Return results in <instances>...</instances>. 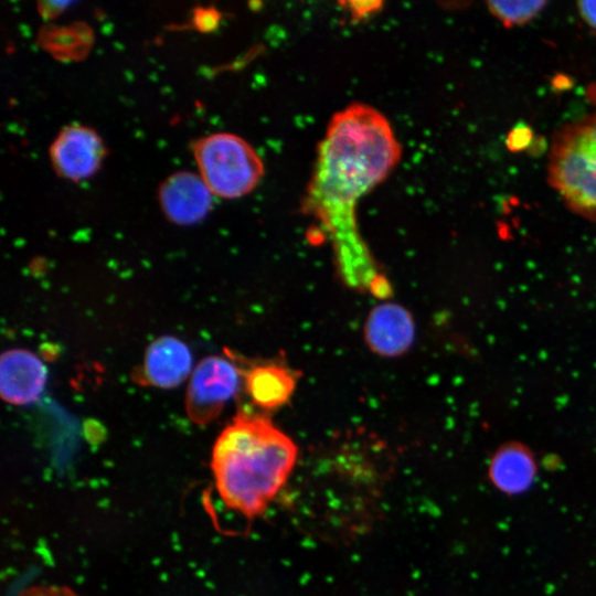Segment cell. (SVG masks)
<instances>
[{"mask_svg": "<svg viewBox=\"0 0 596 596\" xmlns=\"http://www.w3.org/2000/svg\"><path fill=\"white\" fill-rule=\"evenodd\" d=\"M401 146L387 119L354 104L337 113L320 143L305 200L306 211L327 233L343 280L380 298L391 295L356 224L359 200L397 163Z\"/></svg>", "mask_w": 596, "mask_h": 596, "instance_id": "obj_1", "label": "cell"}, {"mask_svg": "<svg viewBox=\"0 0 596 596\" xmlns=\"http://www.w3.org/2000/svg\"><path fill=\"white\" fill-rule=\"evenodd\" d=\"M297 458L294 440L268 417L241 411L213 445L217 494L231 510L254 518L280 493Z\"/></svg>", "mask_w": 596, "mask_h": 596, "instance_id": "obj_2", "label": "cell"}, {"mask_svg": "<svg viewBox=\"0 0 596 596\" xmlns=\"http://www.w3.org/2000/svg\"><path fill=\"white\" fill-rule=\"evenodd\" d=\"M547 179L570 210L596 222V113L554 134Z\"/></svg>", "mask_w": 596, "mask_h": 596, "instance_id": "obj_3", "label": "cell"}, {"mask_svg": "<svg viewBox=\"0 0 596 596\" xmlns=\"http://www.w3.org/2000/svg\"><path fill=\"white\" fill-rule=\"evenodd\" d=\"M193 153L210 191L235 199L249 193L264 174V164L254 148L243 138L216 132L198 139Z\"/></svg>", "mask_w": 596, "mask_h": 596, "instance_id": "obj_4", "label": "cell"}, {"mask_svg": "<svg viewBox=\"0 0 596 596\" xmlns=\"http://www.w3.org/2000/svg\"><path fill=\"white\" fill-rule=\"evenodd\" d=\"M243 372L230 359L209 355L195 366L187 391L185 409L198 425L215 419L236 395Z\"/></svg>", "mask_w": 596, "mask_h": 596, "instance_id": "obj_5", "label": "cell"}, {"mask_svg": "<svg viewBox=\"0 0 596 596\" xmlns=\"http://www.w3.org/2000/svg\"><path fill=\"white\" fill-rule=\"evenodd\" d=\"M105 148L100 137L89 127H64L50 147V159L56 173L72 181L92 175L100 164Z\"/></svg>", "mask_w": 596, "mask_h": 596, "instance_id": "obj_6", "label": "cell"}, {"mask_svg": "<svg viewBox=\"0 0 596 596\" xmlns=\"http://www.w3.org/2000/svg\"><path fill=\"white\" fill-rule=\"evenodd\" d=\"M371 351L381 356L404 354L415 339V323L411 312L395 302H382L369 312L363 329Z\"/></svg>", "mask_w": 596, "mask_h": 596, "instance_id": "obj_7", "label": "cell"}, {"mask_svg": "<svg viewBox=\"0 0 596 596\" xmlns=\"http://www.w3.org/2000/svg\"><path fill=\"white\" fill-rule=\"evenodd\" d=\"M158 196L166 216L180 225L199 222L212 206V192L203 179L188 171L169 175L160 184Z\"/></svg>", "mask_w": 596, "mask_h": 596, "instance_id": "obj_8", "label": "cell"}, {"mask_svg": "<svg viewBox=\"0 0 596 596\" xmlns=\"http://www.w3.org/2000/svg\"><path fill=\"white\" fill-rule=\"evenodd\" d=\"M47 371L43 362L24 349L6 351L0 362V392L12 405L35 402L46 383Z\"/></svg>", "mask_w": 596, "mask_h": 596, "instance_id": "obj_9", "label": "cell"}, {"mask_svg": "<svg viewBox=\"0 0 596 596\" xmlns=\"http://www.w3.org/2000/svg\"><path fill=\"white\" fill-rule=\"evenodd\" d=\"M192 365L188 345L172 336L156 339L147 349L141 369V383L160 389L180 385Z\"/></svg>", "mask_w": 596, "mask_h": 596, "instance_id": "obj_10", "label": "cell"}, {"mask_svg": "<svg viewBox=\"0 0 596 596\" xmlns=\"http://www.w3.org/2000/svg\"><path fill=\"white\" fill-rule=\"evenodd\" d=\"M536 476L535 457L532 450L520 441H508L498 447L488 467L491 485L508 496L528 491Z\"/></svg>", "mask_w": 596, "mask_h": 596, "instance_id": "obj_11", "label": "cell"}, {"mask_svg": "<svg viewBox=\"0 0 596 596\" xmlns=\"http://www.w3.org/2000/svg\"><path fill=\"white\" fill-rule=\"evenodd\" d=\"M243 379L252 402L265 411L283 407L297 383V374L279 362L256 363L243 371Z\"/></svg>", "mask_w": 596, "mask_h": 596, "instance_id": "obj_12", "label": "cell"}, {"mask_svg": "<svg viewBox=\"0 0 596 596\" xmlns=\"http://www.w3.org/2000/svg\"><path fill=\"white\" fill-rule=\"evenodd\" d=\"M489 12L507 28L522 25L536 17L545 1H487Z\"/></svg>", "mask_w": 596, "mask_h": 596, "instance_id": "obj_13", "label": "cell"}, {"mask_svg": "<svg viewBox=\"0 0 596 596\" xmlns=\"http://www.w3.org/2000/svg\"><path fill=\"white\" fill-rule=\"evenodd\" d=\"M534 141L531 127L524 123L517 124L508 134L505 146L511 152L530 150Z\"/></svg>", "mask_w": 596, "mask_h": 596, "instance_id": "obj_14", "label": "cell"}, {"mask_svg": "<svg viewBox=\"0 0 596 596\" xmlns=\"http://www.w3.org/2000/svg\"><path fill=\"white\" fill-rule=\"evenodd\" d=\"M220 20V13L213 8H196L194 11V25L201 31L215 28Z\"/></svg>", "mask_w": 596, "mask_h": 596, "instance_id": "obj_15", "label": "cell"}, {"mask_svg": "<svg viewBox=\"0 0 596 596\" xmlns=\"http://www.w3.org/2000/svg\"><path fill=\"white\" fill-rule=\"evenodd\" d=\"M20 596H79L65 587L34 586L23 590Z\"/></svg>", "mask_w": 596, "mask_h": 596, "instance_id": "obj_16", "label": "cell"}, {"mask_svg": "<svg viewBox=\"0 0 596 596\" xmlns=\"http://www.w3.org/2000/svg\"><path fill=\"white\" fill-rule=\"evenodd\" d=\"M576 6L585 23L596 30V1H578Z\"/></svg>", "mask_w": 596, "mask_h": 596, "instance_id": "obj_17", "label": "cell"}, {"mask_svg": "<svg viewBox=\"0 0 596 596\" xmlns=\"http://www.w3.org/2000/svg\"><path fill=\"white\" fill-rule=\"evenodd\" d=\"M67 4H70V2L49 1V2H40L39 8L44 17H52L61 12V10H63V8Z\"/></svg>", "mask_w": 596, "mask_h": 596, "instance_id": "obj_18", "label": "cell"}]
</instances>
